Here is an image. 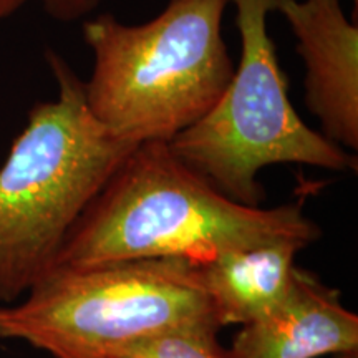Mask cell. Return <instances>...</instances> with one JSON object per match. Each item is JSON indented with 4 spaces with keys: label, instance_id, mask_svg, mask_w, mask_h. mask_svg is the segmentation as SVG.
Here are the masks:
<instances>
[{
    "label": "cell",
    "instance_id": "cell-1",
    "mask_svg": "<svg viewBox=\"0 0 358 358\" xmlns=\"http://www.w3.org/2000/svg\"><path fill=\"white\" fill-rule=\"evenodd\" d=\"M320 229L302 203L252 208L236 203L173 153L143 143L129 153L66 236L53 266L182 259L213 261L279 239L310 245Z\"/></svg>",
    "mask_w": 358,
    "mask_h": 358
},
{
    "label": "cell",
    "instance_id": "cell-5",
    "mask_svg": "<svg viewBox=\"0 0 358 358\" xmlns=\"http://www.w3.org/2000/svg\"><path fill=\"white\" fill-rule=\"evenodd\" d=\"M279 0H229L241 37L239 64L216 105L168 143L174 155L236 203L259 208V173L271 164L357 169V158L302 122L289 98L267 17Z\"/></svg>",
    "mask_w": 358,
    "mask_h": 358
},
{
    "label": "cell",
    "instance_id": "cell-11",
    "mask_svg": "<svg viewBox=\"0 0 358 358\" xmlns=\"http://www.w3.org/2000/svg\"><path fill=\"white\" fill-rule=\"evenodd\" d=\"M29 0H0V22H3L13 13L19 12Z\"/></svg>",
    "mask_w": 358,
    "mask_h": 358
},
{
    "label": "cell",
    "instance_id": "cell-13",
    "mask_svg": "<svg viewBox=\"0 0 358 358\" xmlns=\"http://www.w3.org/2000/svg\"><path fill=\"white\" fill-rule=\"evenodd\" d=\"M90 358H131V357H123V355H95Z\"/></svg>",
    "mask_w": 358,
    "mask_h": 358
},
{
    "label": "cell",
    "instance_id": "cell-7",
    "mask_svg": "<svg viewBox=\"0 0 358 358\" xmlns=\"http://www.w3.org/2000/svg\"><path fill=\"white\" fill-rule=\"evenodd\" d=\"M358 350V315L329 287L299 267L292 289L275 308L241 327L234 358H320Z\"/></svg>",
    "mask_w": 358,
    "mask_h": 358
},
{
    "label": "cell",
    "instance_id": "cell-4",
    "mask_svg": "<svg viewBox=\"0 0 358 358\" xmlns=\"http://www.w3.org/2000/svg\"><path fill=\"white\" fill-rule=\"evenodd\" d=\"M192 325L222 329L196 264L182 259L53 266L20 302L0 303V338L53 358L103 355Z\"/></svg>",
    "mask_w": 358,
    "mask_h": 358
},
{
    "label": "cell",
    "instance_id": "cell-14",
    "mask_svg": "<svg viewBox=\"0 0 358 358\" xmlns=\"http://www.w3.org/2000/svg\"><path fill=\"white\" fill-rule=\"evenodd\" d=\"M355 2H357V0H355Z\"/></svg>",
    "mask_w": 358,
    "mask_h": 358
},
{
    "label": "cell",
    "instance_id": "cell-9",
    "mask_svg": "<svg viewBox=\"0 0 358 358\" xmlns=\"http://www.w3.org/2000/svg\"><path fill=\"white\" fill-rule=\"evenodd\" d=\"M219 327L192 325L169 332L134 340L103 355H123L131 358H234L231 348L221 345Z\"/></svg>",
    "mask_w": 358,
    "mask_h": 358
},
{
    "label": "cell",
    "instance_id": "cell-6",
    "mask_svg": "<svg viewBox=\"0 0 358 358\" xmlns=\"http://www.w3.org/2000/svg\"><path fill=\"white\" fill-rule=\"evenodd\" d=\"M306 65V105L322 134L343 150H358V27L340 0H279Z\"/></svg>",
    "mask_w": 358,
    "mask_h": 358
},
{
    "label": "cell",
    "instance_id": "cell-3",
    "mask_svg": "<svg viewBox=\"0 0 358 358\" xmlns=\"http://www.w3.org/2000/svg\"><path fill=\"white\" fill-rule=\"evenodd\" d=\"M229 0H169L158 17L127 25L111 13L83 22L93 71L85 98L93 118L118 140L169 143L199 122L229 85L222 37Z\"/></svg>",
    "mask_w": 358,
    "mask_h": 358
},
{
    "label": "cell",
    "instance_id": "cell-2",
    "mask_svg": "<svg viewBox=\"0 0 358 358\" xmlns=\"http://www.w3.org/2000/svg\"><path fill=\"white\" fill-rule=\"evenodd\" d=\"M55 100L32 106L0 166V303H13L48 272L71 227L138 145L93 118L85 82L47 50Z\"/></svg>",
    "mask_w": 358,
    "mask_h": 358
},
{
    "label": "cell",
    "instance_id": "cell-10",
    "mask_svg": "<svg viewBox=\"0 0 358 358\" xmlns=\"http://www.w3.org/2000/svg\"><path fill=\"white\" fill-rule=\"evenodd\" d=\"M101 0H40L43 10L60 22L78 20L100 6Z\"/></svg>",
    "mask_w": 358,
    "mask_h": 358
},
{
    "label": "cell",
    "instance_id": "cell-12",
    "mask_svg": "<svg viewBox=\"0 0 358 358\" xmlns=\"http://www.w3.org/2000/svg\"><path fill=\"white\" fill-rule=\"evenodd\" d=\"M335 358H358V350L348 352V353H340V355H335Z\"/></svg>",
    "mask_w": 358,
    "mask_h": 358
},
{
    "label": "cell",
    "instance_id": "cell-8",
    "mask_svg": "<svg viewBox=\"0 0 358 358\" xmlns=\"http://www.w3.org/2000/svg\"><path fill=\"white\" fill-rule=\"evenodd\" d=\"M307 245L299 239H279L196 264L221 327L248 325L279 306L297 275L295 257Z\"/></svg>",
    "mask_w": 358,
    "mask_h": 358
}]
</instances>
